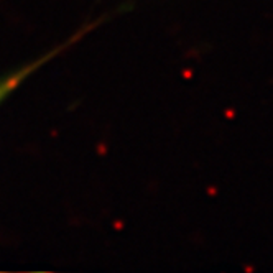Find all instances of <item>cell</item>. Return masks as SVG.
<instances>
[{
    "label": "cell",
    "mask_w": 273,
    "mask_h": 273,
    "mask_svg": "<svg viewBox=\"0 0 273 273\" xmlns=\"http://www.w3.org/2000/svg\"><path fill=\"white\" fill-rule=\"evenodd\" d=\"M91 28V27H89ZM89 28H86V30H81L79 33H76L73 35L68 42H64L61 46H58V48H54L51 49L49 53L46 54H43V56H40L38 59H33V61H30L28 64H25V66L22 68H18V69H15L12 71V73H8V74H5L3 78H0V104L3 102V100H7L10 95H12L15 91H17L20 86H22L25 81H27L30 76H32L33 73H37V71L45 66L48 61H51L53 58H56L59 53L64 51L66 48H69L71 45L76 43L78 40H81L86 35V32H88Z\"/></svg>",
    "instance_id": "obj_1"
}]
</instances>
